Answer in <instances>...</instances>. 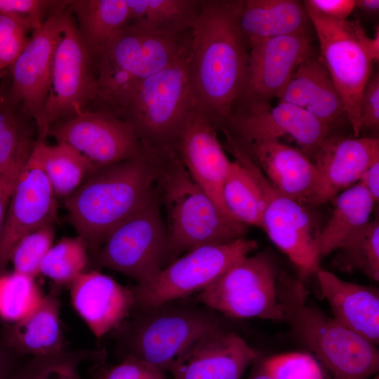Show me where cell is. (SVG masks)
<instances>
[{"label": "cell", "mask_w": 379, "mask_h": 379, "mask_svg": "<svg viewBox=\"0 0 379 379\" xmlns=\"http://www.w3.org/2000/svg\"><path fill=\"white\" fill-rule=\"evenodd\" d=\"M243 1H201L189 32V72L199 109L214 121L232 114L246 91L248 53L239 20Z\"/></svg>", "instance_id": "cell-1"}, {"label": "cell", "mask_w": 379, "mask_h": 379, "mask_svg": "<svg viewBox=\"0 0 379 379\" xmlns=\"http://www.w3.org/2000/svg\"><path fill=\"white\" fill-rule=\"evenodd\" d=\"M154 160L142 154L99 168L65 199L71 224L94 258L117 225L157 195Z\"/></svg>", "instance_id": "cell-2"}, {"label": "cell", "mask_w": 379, "mask_h": 379, "mask_svg": "<svg viewBox=\"0 0 379 379\" xmlns=\"http://www.w3.org/2000/svg\"><path fill=\"white\" fill-rule=\"evenodd\" d=\"M188 47L189 33L175 59L132 86L114 108L113 113L130 124L147 154L175 149L183 126L199 107L190 77Z\"/></svg>", "instance_id": "cell-3"}, {"label": "cell", "mask_w": 379, "mask_h": 379, "mask_svg": "<svg viewBox=\"0 0 379 379\" xmlns=\"http://www.w3.org/2000/svg\"><path fill=\"white\" fill-rule=\"evenodd\" d=\"M154 159L159 199L166 211L171 262L182 252L244 237L246 225L221 212L192 178L175 150Z\"/></svg>", "instance_id": "cell-4"}, {"label": "cell", "mask_w": 379, "mask_h": 379, "mask_svg": "<svg viewBox=\"0 0 379 379\" xmlns=\"http://www.w3.org/2000/svg\"><path fill=\"white\" fill-rule=\"evenodd\" d=\"M117 331L121 360L131 357L170 371L174 361L192 344L221 326L215 312L205 307L168 302L133 310Z\"/></svg>", "instance_id": "cell-5"}, {"label": "cell", "mask_w": 379, "mask_h": 379, "mask_svg": "<svg viewBox=\"0 0 379 379\" xmlns=\"http://www.w3.org/2000/svg\"><path fill=\"white\" fill-rule=\"evenodd\" d=\"M287 286L281 290L284 321L314 354L328 379H369L378 373L375 345L306 305L301 283L295 281Z\"/></svg>", "instance_id": "cell-6"}, {"label": "cell", "mask_w": 379, "mask_h": 379, "mask_svg": "<svg viewBox=\"0 0 379 379\" xmlns=\"http://www.w3.org/2000/svg\"><path fill=\"white\" fill-rule=\"evenodd\" d=\"M188 35H167L129 22L95 57L98 98L114 108L136 83L169 65Z\"/></svg>", "instance_id": "cell-7"}, {"label": "cell", "mask_w": 379, "mask_h": 379, "mask_svg": "<svg viewBox=\"0 0 379 379\" xmlns=\"http://www.w3.org/2000/svg\"><path fill=\"white\" fill-rule=\"evenodd\" d=\"M227 148L256 182L263 200L262 227L272 242L289 258L302 277L320 270L319 230L305 206L279 192L237 142L226 133Z\"/></svg>", "instance_id": "cell-8"}, {"label": "cell", "mask_w": 379, "mask_h": 379, "mask_svg": "<svg viewBox=\"0 0 379 379\" xmlns=\"http://www.w3.org/2000/svg\"><path fill=\"white\" fill-rule=\"evenodd\" d=\"M303 3L319 41V58L343 100L354 136L359 137L361 98L373 62L367 49L368 36L358 20H333Z\"/></svg>", "instance_id": "cell-9"}, {"label": "cell", "mask_w": 379, "mask_h": 379, "mask_svg": "<svg viewBox=\"0 0 379 379\" xmlns=\"http://www.w3.org/2000/svg\"><path fill=\"white\" fill-rule=\"evenodd\" d=\"M258 246L255 240L243 237L187 251L147 281L131 288L135 300L133 310L156 307L199 293Z\"/></svg>", "instance_id": "cell-10"}, {"label": "cell", "mask_w": 379, "mask_h": 379, "mask_svg": "<svg viewBox=\"0 0 379 379\" xmlns=\"http://www.w3.org/2000/svg\"><path fill=\"white\" fill-rule=\"evenodd\" d=\"M197 300L229 317L284 320L277 269L271 258L264 253L247 255L236 262L200 291Z\"/></svg>", "instance_id": "cell-11"}, {"label": "cell", "mask_w": 379, "mask_h": 379, "mask_svg": "<svg viewBox=\"0 0 379 379\" xmlns=\"http://www.w3.org/2000/svg\"><path fill=\"white\" fill-rule=\"evenodd\" d=\"M92 58L67 6L54 53L50 90L36 126L37 140H44L59 119L63 121L83 112L90 102L98 98Z\"/></svg>", "instance_id": "cell-12"}, {"label": "cell", "mask_w": 379, "mask_h": 379, "mask_svg": "<svg viewBox=\"0 0 379 379\" xmlns=\"http://www.w3.org/2000/svg\"><path fill=\"white\" fill-rule=\"evenodd\" d=\"M97 267L147 281L169 260L168 239L157 195L114 228L93 258Z\"/></svg>", "instance_id": "cell-13"}, {"label": "cell", "mask_w": 379, "mask_h": 379, "mask_svg": "<svg viewBox=\"0 0 379 379\" xmlns=\"http://www.w3.org/2000/svg\"><path fill=\"white\" fill-rule=\"evenodd\" d=\"M48 135L72 147L99 168L143 153L133 128L110 111L85 110L53 124Z\"/></svg>", "instance_id": "cell-14"}, {"label": "cell", "mask_w": 379, "mask_h": 379, "mask_svg": "<svg viewBox=\"0 0 379 379\" xmlns=\"http://www.w3.org/2000/svg\"><path fill=\"white\" fill-rule=\"evenodd\" d=\"M57 211L56 196L32 149L17 179L0 238V274L6 272L21 238L44 225L53 224Z\"/></svg>", "instance_id": "cell-15"}, {"label": "cell", "mask_w": 379, "mask_h": 379, "mask_svg": "<svg viewBox=\"0 0 379 379\" xmlns=\"http://www.w3.org/2000/svg\"><path fill=\"white\" fill-rule=\"evenodd\" d=\"M67 7V6H66ZM52 13L32 32L26 47L12 68L11 97L25 117L39 124L51 87L53 57L62 32L65 8Z\"/></svg>", "instance_id": "cell-16"}, {"label": "cell", "mask_w": 379, "mask_h": 379, "mask_svg": "<svg viewBox=\"0 0 379 379\" xmlns=\"http://www.w3.org/2000/svg\"><path fill=\"white\" fill-rule=\"evenodd\" d=\"M227 121L246 145L289 136L300 145L307 157H313L330 131L329 126L304 109L284 102L272 107L268 102L256 101L250 109L231 115Z\"/></svg>", "instance_id": "cell-17"}, {"label": "cell", "mask_w": 379, "mask_h": 379, "mask_svg": "<svg viewBox=\"0 0 379 379\" xmlns=\"http://www.w3.org/2000/svg\"><path fill=\"white\" fill-rule=\"evenodd\" d=\"M258 352L221 326L206 333L173 363V379H240Z\"/></svg>", "instance_id": "cell-18"}, {"label": "cell", "mask_w": 379, "mask_h": 379, "mask_svg": "<svg viewBox=\"0 0 379 379\" xmlns=\"http://www.w3.org/2000/svg\"><path fill=\"white\" fill-rule=\"evenodd\" d=\"M175 149L192 178L224 215L233 219L222 198V187L231 160L218 140L214 122L199 107L183 126Z\"/></svg>", "instance_id": "cell-19"}, {"label": "cell", "mask_w": 379, "mask_h": 379, "mask_svg": "<svg viewBox=\"0 0 379 379\" xmlns=\"http://www.w3.org/2000/svg\"><path fill=\"white\" fill-rule=\"evenodd\" d=\"M246 91L268 102L281 95L300 65L312 55L307 33L253 40L248 42Z\"/></svg>", "instance_id": "cell-20"}, {"label": "cell", "mask_w": 379, "mask_h": 379, "mask_svg": "<svg viewBox=\"0 0 379 379\" xmlns=\"http://www.w3.org/2000/svg\"><path fill=\"white\" fill-rule=\"evenodd\" d=\"M312 157L319 174L317 206L359 181L364 172L379 160V140L328 134Z\"/></svg>", "instance_id": "cell-21"}, {"label": "cell", "mask_w": 379, "mask_h": 379, "mask_svg": "<svg viewBox=\"0 0 379 379\" xmlns=\"http://www.w3.org/2000/svg\"><path fill=\"white\" fill-rule=\"evenodd\" d=\"M69 286L74 310L98 338L117 329L133 309L132 289L97 270L84 272Z\"/></svg>", "instance_id": "cell-22"}, {"label": "cell", "mask_w": 379, "mask_h": 379, "mask_svg": "<svg viewBox=\"0 0 379 379\" xmlns=\"http://www.w3.org/2000/svg\"><path fill=\"white\" fill-rule=\"evenodd\" d=\"M248 146L247 153L279 192L303 206H314L319 174L308 157L281 140Z\"/></svg>", "instance_id": "cell-23"}, {"label": "cell", "mask_w": 379, "mask_h": 379, "mask_svg": "<svg viewBox=\"0 0 379 379\" xmlns=\"http://www.w3.org/2000/svg\"><path fill=\"white\" fill-rule=\"evenodd\" d=\"M317 279L322 297L328 301L338 322L374 345L379 343L378 289L342 280L319 270Z\"/></svg>", "instance_id": "cell-24"}, {"label": "cell", "mask_w": 379, "mask_h": 379, "mask_svg": "<svg viewBox=\"0 0 379 379\" xmlns=\"http://www.w3.org/2000/svg\"><path fill=\"white\" fill-rule=\"evenodd\" d=\"M60 310V298L53 290L30 314L8 326L4 341L22 357L51 356L67 350Z\"/></svg>", "instance_id": "cell-25"}, {"label": "cell", "mask_w": 379, "mask_h": 379, "mask_svg": "<svg viewBox=\"0 0 379 379\" xmlns=\"http://www.w3.org/2000/svg\"><path fill=\"white\" fill-rule=\"evenodd\" d=\"M278 99L304 109L330 128L345 115L343 100L326 67L313 55L300 65Z\"/></svg>", "instance_id": "cell-26"}, {"label": "cell", "mask_w": 379, "mask_h": 379, "mask_svg": "<svg viewBox=\"0 0 379 379\" xmlns=\"http://www.w3.org/2000/svg\"><path fill=\"white\" fill-rule=\"evenodd\" d=\"M310 23L304 3L296 0L243 1L239 20L240 30L247 42L307 33Z\"/></svg>", "instance_id": "cell-27"}, {"label": "cell", "mask_w": 379, "mask_h": 379, "mask_svg": "<svg viewBox=\"0 0 379 379\" xmlns=\"http://www.w3.org/2000/svg\"><path fill=\"white\" fill-rule=\"evenodd\" d=\"M333 199L331 215L317 238L321 259L337 251L348 237L369 222L375 204L368 190L359 182Z\"/></svg>", "instance_id": "cell-28"}, {"label": "cell", "mask_w": 379, "mask_h": 379, "mask_svg": "<svg viewBox=\"0 0 379 379\" xmlns=\"http://www.w3.org/2000/svg\"><path fill=\"white\" fill-rule=\"evenodd\" d=\"M67 8L75 15L79 32L92 57L131 22L127 0H74Z\"/></svg>", "instance_id": "cell-29"}, {"label": "cell", "mask_w": 379, "mask_h": 379, "mask_svg": "<svg viewBox=\"0 0 379 379\" xmlns=\"http://www.w3.org/2000/svg\"><path fill=\"white\" fill-rule=\"evenodd\" d=\"M33 152L56 197L67 198L99 169L86 157L64 142L48 145L37 140Z\"/></svg>", "instance_id": "cell-30"}, {"label": "cell", "mask_w": 379, "mask_h": 379, "mask_svg": "<svg viewBox=\"0 0 379 379\" xmlns=\"http://www.w3.org/2000/svg\"><path fill=\"white\" fill-rule=\"evenodd\" d=\"M127 3L131 22L159 34L183 35L190 30L201 1L127 0Z\"/></svg>", "instance_id": "cell-31"}, {"label": "cell", "mask_w": 379, "mask_h": 379, "mask_svg": "<svg viewBox=\"0 0 379 379\" xmlns=\"http://www.w3.org/2000/svg\"><path fill=\"white\" fill-rule=\"evenodd\" d=\"M224 206L230 216L244 225L262 227L263 200L246 169L231 160L222 187Z\"/></svg>", "instance_id": "cell-32"}, {"label": "cell", "mask_w": 379, "mask_h": 379, "mask_svg": "<svg viewBox=\"0 0 379 379\" xmlns=\"http://www.w3.org/2000/svg\"><path fill=\"white\" fill-rule=\"evenodd\" d=\"M334 264L342 271L358 270L374 281L379 280V222L370 220L342 244Z\"/></svg>", "instance_id": "cell-33"}, {"label": "cell", "mask_w": 379, "mask_h": 379, "mask_svg": "<svg viewBox=\"0 0 379 379\" xmlns=\"http://www.w3.org/2000/svg\"><path fill=\"white\" fill-rule=\"evenodd\" d=\"M104 352L90 349L66 350L44 357H32L22 362L13 379H77L79 367L86 361L100 363Z\"/></svg>", "instance_id": "cell-34"}, {"label": "cell", "mask_w": 379, "mask_h": 379, "mask_svg": "<svg viewBox=\"0 0 379 379\" xmlns=\"http://www.w3.org/2000/svg\"><path fill=\"white\" fill-rule=\"evenodd\" d=\"M90 262L88 247L79 236L64 237L53 244L44 258L40 274L58 286L70 284L87 271Z\"/></svg>", "instance_id": "cell-35"}, {"label": "cell", "mask_w": 379, "mask_h": 379, "mask_svg": "<svg viewBox=\"0 0 379 379\" xmlns=\"http://www.w3.org/2000/svg\"><path fill=\"white\" fill-rule=\"evenodd\" d=\"M44 294L35 279L12 271L0 274V318L11 324L30 314Z\"/></svg>", "instance_id": "cell-36"}, {"label": "cell", "mask_w": 379, "mask_h": 379, "mask_svg": "<svg viewBox=\"0 0 379 379\" xmlns=\"http://www.w3.org/2000/svg\"><path fill=\"white\" fill-rule=\"evenodd\" d=\"M53 224L44 225L25 235L13 248L10 262L15 272L36 279L41 263L53 245Z\"/></svg>", "instance_id": "cell-37"}, {"label": "cell", "mask_w": 379, "mask_h": 379, "mask_svg": "<svg viewBox=\"0 0 379 379\" xmlns=\"http://www.w3.org/2000/svg\"><path fill=\"white\" fill-rule=\"evenodd\" d=\"M34 24L22 17L0 13V72L11 69L28 44Z\"/></svg>", "instance_id": "cell-38"}, {"label": "cell", "mask_w": 379, "mask_h": 379, "mask_svg": "<svg viewBox=\"0 0 379 379\" xmlns=\"http://www.w3.org/2000/svg\"><path fill=\"white\" fill-rule=\"evenodd\" d=\"M262 368L274 379H324L317 360L305 352H288L265 359Z\"/></svg>", "instance_id": "cell-39"}, {"label": "cell", "mask_w": 379, "mask_h": 379, "mask_svg": "<svg viewBox=\"0 0 379 379\" xmlns=\"http://www.w3.org/2000/svg\"><path fill=\"white\" fill-rule=\"evenodd\" d=\"M34 143L13 112L0 111V171L8 166L22 152L32 149Z\"/></svg>", "instance_id": "cell-40"}, {"label": "cell", "mask_w": 379, "mask_h": 379, "mask_svg": "<svg viewBox=\"0 0 379 379\" xmlns=\"http://www.w3.org/2000/svg\"><path fill=\"white\" fill-rule=\"evenodd\" d=\"M69 1L49 0H0V13L22 17L38 28L48 15L66 7Z\"/></svg>", "instance_id": "cell-41"}, {"label": "cell", "mask_w": 379, "mask_h": 379, "mask_svg": "<svg viewBox=\"0 0 379 379\" xmlns=\"http://www.w3.org/2000/svg\"><path fill=\"white\" fill-rule=\"evenodd\" d=\"M95 379H166L164 373L152 365L140 359L126 357L102 371Z\"/></svg>", "instance_id": "cell-42"}, {"label": "cell", "mask_w": 379, "mask_h": 379, "mask_svg": "<svg viewBox=\"0 0 379 379\" xmlns=\"http://www.w3.org/2000/svg\"><path fill=\"white\" fill-rule=\"evenodd\" d=\"M361 132L379 128V75L372 74L363 91L360 107Z\"/></svg>", "instance_id": "cell-43"}, {"label": "cell", "mask_w": 379, "mask_h": 379, "mask_svg": "<svg viewBox=\"0 0 379 379\" xmlns=\"http://www.w3.org/2000/svg\"><path fill=\"white\" fill-rule=\"evenodd\" d=\"M33 147L22 152L8 166L0 171V238L17 179Z\"/></svg>", "instance_id": "cell-44"}, {"label": "cell", "mask_w": 379, "mask_h": 379, "mask_svg": "<svg viewBox=\"0 0 379 379\" xmlns=\"http://www.w3.org/2000/svg\"><path fill=\"white\" fill-rule=\"evenodd\" d=\"M304 2L322 15L335 21L347 20L355 8V0H307Z\"/></svg>", "instance_id": "cell-45"}, {"label": "cell", "mask_w": 379, "mask_h": 379, "mask_svg": "<svg viewBox=\"0 0 379 379\" xmlns=\"http://www.w3.org/2000/svg\"><path fill=\"white\" fill-rule=\"evenodd\" d=\"M22 357L10 349L3 338H0V379H13L22 363L20 359Z\"/></svg>", "instance_id": "cell-46"}, {"label": "cell", "mask_w": 379, "mask_h": 379, "mask_svg": "<svg viewBox=\"0 0 379 379\" xmlns=\"http://www.w3.org/2000/svg\"><path fill=\"white\" fill-rule=\"evenodd\" d=\"M370 193L374 202L379 199V160L371 165L362 174L359 181Z\"/></svg>", "instance_id": "cell-47"}, {"label": "cell", "mask_w": 379, "mask_h": 379, "mask_svg": "<svg viewBox=\"0 0 379 379\" xmlns=\"http://www.w3.org/2000/svg\"><path fill=\"white\" fill-rule=\"evenodd\" d=\"M367 49L373 60L378 61L379 59V29L377 27L373 38L368 37L367 41Z\"/></svg>", "instance_id": "cell-48"}, {"label": "cell", "mask_w": 379, "mask_h": 379, "mask_svg": "<svg viewBox=\"0 0 379 379\" xmlns=\"http://www.w3.org/2000/svg\"><path fill=\"white\" fill-rule=\"evenodd\" d=\"M355 8H358L360 10L369 13H375L379 11V1L378 0H356Z\"/></svg>", "instance_id": "cell-49"}, {"label": "cell", "mask_w": 379, "mask_h": 379, "mask_svg": "<svg viewBox=\"0 0 379 379\" xmlns=\"http://www.w3.org/2000/svg\"><path fill=\"white\" fill-rule=\"evenodd\" d=\"M250 379H274L260 366Z\"/></svg>", "instance_id": "cell-50"}, {"label": "cell", "mask_w": 379, "mask_h": 379, "mask_svg": "<svg viewBox=\"0 0 379 379\" xmlns=\"http://www.w3.org/2000/svg\"><path fill=\"white\" fill-rule=\"evenodd\" d=\"M373 379H379L378 375H375V377Z\"/></svg>", "instance_id": "cell-51"}, {"label": "cell", "mask_w": 379, "mask_h": 379, "mask_svg": "<svg viewBox=\"0 0 379 379\" xmlns=\"http://www.w3.org/2000/svg\"><path fill=\"white\" fill-rule=\"evenodd\" d=\"M77 379H84L82 378H81L79 375L77 378Z\"/></svg>", "instance_id": "cell-52"}]
</instances>
